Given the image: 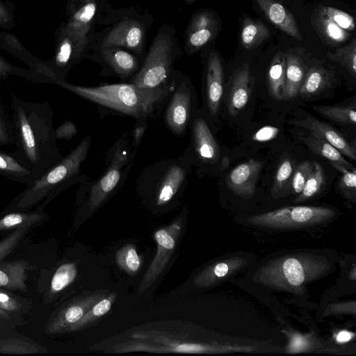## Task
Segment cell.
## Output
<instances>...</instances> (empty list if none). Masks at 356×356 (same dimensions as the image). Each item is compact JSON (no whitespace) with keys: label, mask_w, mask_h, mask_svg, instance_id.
Instances as JSON below:
<instances>
[{"label":"cell","mask_w":356,"mask_h":356,"mask_svg":"<svg viewBox=\"0 0 356 356\" xmlns=\"http://www.w3.org/2000/svg\"><path fill=\"white\" fill-rule=\"evenodd\" d=\"M11 120L16 152L15 159L35 179L63 158L53 125V112L48 101L26 102L12 92Z\"/></svg>","instance_id":"obj_1"},{"label":"cell","mask_w":356,"mask_h":356,"mask_svg":"<svg viewBox=\"0 0 356 356\" xmlns=\"http://www.w3.org/2000/svg\"><path fill=\"white\" fill-rule=\"evenodd\" d=\"M56 85L115 113L136 120H148L158 118L163 111L174 90L175 78L174 72L168 83L154 88H140L131 83L88 87L58 81Z\"/></svg>","instance_id":"obj_2"},{"label":"cell","mask_w":356,"mask_h":356,"mask_svg":"<svg viewBox=\"0 0 356 356\" xmlns=\"http://www.w3.org/2000/svg\"><path fill=\"white\" fill-rule=\"evenodd\" d=\"M90 144V136H85L59 163L17 195L6 208V211L26 210L46 197L45 202L38 207L43 210L58 193L74 184L87 180V177L80 175V172Z\"/></svg>","instance_id":"obj_3"},{"label":"cell","mask_w":356,"mask_h":356,"mask_svg":"<svg viewBox=\"0 0 356 356\" xmlns=\"http://www.w3.org/2000/svg\"><path fill=\"white\" fill-rule=\"evenodd\" d=\"M192 162L188 154L161 159L145 168L136 181L140 195L157 209L175 203L184 192Z\"/></svg>","instance_id":"obj_4"},{"label":"cell","mask_w":356,"mask_h":356,"mask_svg":"<svg viewBox=\"0 0 356 356\" xmlns=\"http://www.w3.org/2000/svg\"><path fill=\"white\" fill-rule=\"evenodd\" d=\"M128 131L125 132L106 154V168L102 174L92 181L86 180L80 188L83 197L79 214L93 213L124 184L136 154V149L129 145Z\"/></svg>","instance_id":"obj_5"},{"label":"cell","mask_w":356,"mask_h":356,"mask_svg":"<svg viewBox=\"0 0 356 356\" xmlns=\"http://www.w3.org/2000/svg\"><path fill=\"white\" fill-rule=\"evenodd\" d=\"M177 56L175 33L171 28L163 25L155 36L142 66L129 83L144 88L165 84L175 72Z\"/></svg>","instance_id":"obj_6"},{"label":"cell","mask_w":356,"mask_h":356,"mask_svg":"<svg viewBox=\"0 0 356 356\" xmlns=\"http://www.w3.org/2000/svg\"><path fill=\"white\" fill-rule=\"evenodd\" d=\"M175 85L164 108L163 120L175 136H182L190 127L195 111V93L190 79L175 71Z\"/></svg>","instance_id":"obj_7"},{"label":"cell","mask_w":356,"mask_h":356,"mask_svg":"<svg viewBox=\"0 0 356 356\" xmlns=\"http://www.w3.org/2000/svg\"><path fill=\"white\" fill-rule=\"evenodd\" d=\"M55 48L52 58L47 65L58 81H67L70 69L86 55L88 38L77 37L71 33L63 23L55 31Z\"/></svg>","instance_id":"obj_8"},{"label":"cell","mask_w":356,"mask_h":356,"mask_svg":"<svg viewBox=\"0 0 356 356\" xmlns=\"http://www.w3.org/2000/svg\"><path fill=\"white\" fill-rule=\"evenodd\" d=\"M185 209L172 223L157 229L154 233L156 252L139 286L143 293L162 273L174 253L184 226Z\"/></svg>","instance_id":"obj_9"},{"label":"cell","mask_w":356,"mask_h":356,"mask_svg":"<svg viewBox=\"0 0 356 356\" xmlns=\"http://www.w3.org/2000/svg\"><path fill=\"white\" fill-rule=\"evenodd\" d=\"M334 214L333 210L318 207H287L250 218L254 225L287 227L312 225L324 221Z\"/></svg>","instance_id":"obj_10"},{"label":"cell","mask_w":356,"mask_h":356,"mask_svg":"<svg viewBox=\"0 0 356 356\" xmlns=\"http://www.w3.org/2000/svg\"><path fill=\"white\" fill-rule=\"evenodd\" d=\"M220 21L211 10H197L191 17L185 33V51L192 55L209 44L220 30Z\"/></svg>","instance_id":"obj_11"},{"label":"cell","mask_w":356,"mask_h":356,"mask_svg":"<svg viewBox=\"0 0 356 356\" xmlns=\"http://www.w3.org/2000/svg\"><path fill=\"white\" fill-rule=\"evenodd\" d=\"M190 127L191 147L185 152L191 162L195 159L201 163H216L220 156V149L205 119L197 116L195 111Z\"/></svg>","instance_id":"obj_12"},{"label":"cell","mask_w":356,"mask_h":356,"mask_svg":"<svg viewBox=\"0 0 356 356\" xmlns=\"http://www.w3.org/2000/svg\"><path fill=\"white\" fill-rule=\"evenodd\" d=\"M104 296L100 293H92L70 302L50 317L44 326L45 332L54 334L70 332L72 327Z\"/></svg>","instance_id":"obj_13"},{"label":"cell","mask_w":356,"mask_h":356,"mask_svg":"<svg viewBox=\"0 0 356 356\" xmlns=\"http://www.w3.org/2000/svg\"><path fill=\"white\" fill-rule=\"evenodd\" d=\"M224 88V70L219 54L209 52L205 65L204 97L208 113L215 116L219 111Z\"/></svg>","instance_id":"obj_14"},{"label":"cell","mask_w":356,"mask_h":356,"mask_svg":"<svg viewBox=\"0 0 356 356\" xmlns=\"http://www.w3.org/2000/svg\"><path fill=\"white\" fill-rule=\"evenodd\" d=\"M145 31L138 21L126 19L106 35L102 47H124L140 54L143 51Z\"/></svg>","instance_id":"obj_15"},{"label":"cell","mask_w":356,"mask_h":356,"mask_svg":"<svg viewBox=\"0 0 356 356\" xmlns=\"http://www.w3.org/2000/svg\"><path fill=\"white\" fill-rule=\"evenodd\" d=\"M264 163L252 159L239 164L227 175L225 184L236 195L249 198L253 195Z\"/></svg>","instance_id":"obj_16"},{"label":"cell","mask_w":356,"mask_h":356,"mask_svg":"<svg viewBox=\"0 0 356 356\" xmlns=\"http://www.w3.org/2000/svg\"><path fill=\"white\" fill-rule=\"evenodd\" d=\"M98 0H68L67 19L63 24L73 35L88 38V34L96 14Z\"/></svg>","instance_id":"obj_17"},{"label":"cell","mask_w":356,"mask_h":356,"mask_svg":"<svg viewBox=\"0 0 356 356\" xmlns=\"http://www.w3.org/2000/svg\"><path fill=\"white\" fill-rule=\"evenodd\" d=\"M291 124L308 129L329 143L341 154L350 160H356L355 145H352L339 131L327 123L307 115L302 120H292Z\"/></svg>","instance_id":"obj_18"},{"label":"cell","mask_w":356,"mask_h":356,"mask_svg":"<svg viewBox=\"0 0 356 356\" xmlns=\"http://www.w3.org/2000/svg\"><path fill=\"white\" fill-rule=\"evenodd\" d=\"M0 48L22 60L29 70L46 77L51 83H56V79L48 67L46 61L33 55L13 34L0 31Z\"/></svg>","instance_id":"obj_19"},{"label":"cell","mask_w":356,"mask_h":356,"mask_svg":"<svg viewBox=\"0 0 356 356\" xmlns=\"http://www.w3.org/2000/svg\"><path fill=\"white\" fill-rule=\"evenodd\" d=\"M101 54L109 74L122 79H131L140 68L137 57L121 47H102Z\"/></svg>","instance_id":"obj_20"},{"label":"cell","mask_w":356,"mask_h":356,"mask_svg":"<svg viewBox=\"0 0 356 356\" xmlns=\"http://www.w3.org/2000/svg\"><path fill=\"white\" fill-rule=\"evenodd\" d=\"M230 86L227 110L232 117H236L246 106L251 95V73L248 63L236 70Z\"/></svg>","instance_id":"obj_21"},{"label":"cell","mask_w":356,"mask_h":356,"mask_svg":"<svg viewBox=\"0 0 356 356\" xmlns=\"http://www.w3.org/2000/svg\"><path fill=\"white\" fill-rule=\"evenodd\" d=\"M255 1L270 23L296 40H302L294 16L284 6L275 0Z\"/></svg>","instance_id":"obj_22"},{"label":"cell","mask_w":356,"mask_h":356,"mask_svg":"<svg viewBox=\"0 0 356 356\" xmlns=\"http://www.w3.org/2000/svg\"><path fill=\"white\" fill-rule=\"evenodd\" d=\"M285 85L283 99L292 100L298 95L307 69L299 55L288 51L285 54Z\"/></svg>","instance_id":"obj_23"},{"label":"cell","mask_w":356,"mask_h":356,"mask_svg":"<svg viewBox=\"0 0 356 356\" xmlns=\"http://www.w3.org/2000/svg\"><path fill=\"white\" fill-rule=\"evenodd\" d=\"M312 24L323 42L330 46L341 44L348 40L350 35L329 18L320 8L312 15Z\"/></svg>","instance_id":"obj_24"},{"label":"cell","mask_w":356,"mask_h":356,"mask_svg":"<svg viewBox=\"0 0 356 356\" xmlns=\"http://www.w3.org/2000/svg\"><path fill=\"white\" fill-rule=\"evenodd\" d=\"M31 266L25 260L0 261V288L26 291V280Z\"/></svg>","instance_id":"obj_25"},{"label":"cell","mask_w":356,"mask_h":356,"mask_svg":"<svg viewBox=\"0 0 356 356\" xmlns=\"http://www.w3.org/2000/svg\"><path fill=\"white\" fill-rule=\"evenodd\" d=\"M334 77V72L321 66H312L307 69L298 95L309 98L316 95L330 87Z\"/></svg>","instance_id":"obj_26"},{"label":"cell","mask_w":356,"mask_h":356,"mask_svg":"<svg viewBox=\"0 0 356 356\" xmlns=\"http://www.w3.org/2000/svg\"><path fill=\"white\" fill-rule=\"evenodd\" d=\"M47 219L43 210L36 209L32 212L11 211L0 217V232L15 231L33 227Z\"/></svg>","instance_id":"obj_27"},{"label":"cell","mask_w":356,"mask_h":356,"mask_svg":"<svg viewBox=\"0 0 356 356\" xmlns=\"http://www.w3.org/2000/svg\"><path fill=\"white\" fill-rule=\"evenodd\" d=\"M299 138L313 153L325 158L330 163H339L350 170L355 168L335 147L317 135L309 132L307 135L301 134Z\"/></svg>","instance_id":"obj_28"},{"label":"cell","mask_w":356,"mask_h":356,"mask_svg":"<svg viewBox=\"0 0 356 356\" xmlns=\"http://www.w3.org/2000/svg\"><path fill=\"white\" fill-rule=\"evenodd\" d=\"M285 54L277 52L273 58L267 72V86L270 96L278 101L283 100L285 85Z\"/></svg>","instance_id":"obj_29"},{"label":"cell","mask_w":356,"mask_h":356,"mask_svg":"<svg viewBox=\"0 0 356 356\" xmlns=\"http://www.w3.org/2000/svg\"><path fill=\"white\" fill-rule=\"evenodd\" d=\"M270 34V30L261 22L245 17L242 22L241 43L245 49H253L267 40Z\"/></svg>","instance_id":"obj_30"},{"label":"cell","mask_w":356,"mask_h":356,"mask_svg":"<svg viewBox=\"0 0 356 356\" xmlns=\"http://www.w3.org/2000/svg\"><path fill=\"white\" fill-rule=\"evenodd\" d=\"M0 174L11 181L31 184L35 178L13 155L0 151Z\"/></svg>","instance_id":"obj_31"},{"label":"cell","mask_w":356,"mask_h":356,"mask_svg":"<svg viewBox=\"0 0 356 356\" xmlns=\"http://www.w3.org/2000/svg\"><path fill=\"white\" fill-rule=\"evenodd\" d=\"M77 266L74 262H64L56 270L51 277L47 297L54 298L69 286L77 275Z\"/></svg>","instance_id":"obj_32"},{"label":"cell","mask_w":356,"mask_h":356,"mask_svg":"<svg viewBox=\"0 0 356 356\" xmlns=\"http://www.w3.org/2000/svg\"><path fill=\"white\" fill-rule=\"evenodd\" d=\"M115 299V293L103 296L89 309L78 323L72 327L70 332L81 330L90 326L110 311Z\"/></svg>","instance_id":"obj_33"},{"label":"cell","mask_w":356,"mask_h":356,"mask_svg":"<svg viewBox=\"0 0 356 356\" xmlns=\"http://www.w3.org/2000/svg\"><path fill=\"white\" fill-rule=\"evenodd\" d=\"M312 109L321 116L337 123L354 125L356 121L355 106L314 105Z\"/></svg>","instance_id":"obj_34"},{"label":"cell","mask_w":356,"mask_h":356,"mask_svg":"<svg viewBox=\"0 0 356 356\" xmlns=\"http://www.w3.org/2000/svg\"><path fill=\"white\" fill-rule=\"evenodd\" d=\"M118 266L129 275H135L140 270L142 259L133 244H127L115 253Z\"/></svg>","instance_id":"obj_35"},{"label":"cell","mask_w":356,"mask_h":356,"mask_svg":"<svg viewBox=\"0 0 356 356\" xmlns=\"http://www.w3.org/2000/svg\"><path fill=\"white\" fill-rule=\"evenodd\" d=\"M327 57L339 63L353 76H356V40L353 39L347 45L339 47L334 53L327 52Z\"/></svg>","instance_id":"obj_36"},{"label":"cell","mask_w":356,"mask_h":356,"mask_svg":"<svg viewBox=\"0 0 356 356\" xmlns=\"http://www.w3.org/2000/svg\"><path fill=\"white\" fill-rule=\"evenodd\" d=\"M22 300L11 294L8 290L0 289V322L9 321L12 317L22 314Z\"/></svg>","instance_id":"obj_37"},{"label":"cell","mask_w":356,"mask_h":356,"mask_svg":"<svg viewBox=\"0 0 356 356\" xmlns=\"http://www.w3.org/2000/svg\"><path fill=\"white\" fill-rule=\"evenodd\" d=\"M10 76H19L35 83H51L50 80L31 70L15 65L0 55V79L6 80Z\"/></svg>","instance_id":"obj_38"},{"label":"cell","mask_w":356,"mask_h":356,"mask_svg":"<svg viewBox=\"0 0 356 356\" xmlns=\"http://www.w3.org/2000/svg\"><path fill=\"white\" fill-rule=\"evenodd\" d=\"M313 162V170L309 175L302 192L299 194L298 201H303L312 197L321 191L325 183L323 168L318 162Z\"/></svg>","instance_id":"obj_39"},{"label":"cell","mask_w":356,"mask_h":356,"mask_svg":"<svg viewBox=\"0 0 356 356\" xmlns=\"http://www.w3.org/2000/svg\"><path fill=\"white\" fill-rule=\"evenodd\" d=\"M294 169L291 158L288 156L281 160L275 173L272 192L280 193L288 184L291 183Z\"/></svg>","instance_id":"obj_40"},{"label":"cell","mask_w":356,"mask_h":356,"mask_svg":"<svg viewBox=\"0 0 356 356\" xmlns=\"http://www.w3.org/2000/svg\"><path fill=\"white\" fill-rule=\"evenodd\" d=\"M330 164L342 175L339 181L340 191L348 197H355L356 191V168L350 170L337 163H330Z\"/></svg>","instance_id":"obj_41"},{"label":"cell","mask_w":356,"mask_h":356,"mask_svg":"<svg viewBox=\"0 0 356 356\" xmlns=\"http://www.w3.org/2000/svg\"><path fill=\"white\" fill-rule=\"evenodd\" d=\"M283 273L287 282L293 286H299L305 280V271L301 263L295 258L286 259L282 266Z\"/></svg>","instance_id":"obj_42"},{"label":"cell","mask_w":356,"mask_h":356,"mask_svg":"<svg viewBox=\"0 0 356 356\" xmlns=\"http://www.w3.org/2000/svg\"><path fill=\"white\" fill-rule=\"evenodd\" d=\"M314 168V162L305 161L298 164L294 169L292 179L291 189L294 194L299 195L312 172Z\"/></svg>","instance_id":"obj_43"},{"label":"cell","mask_w":356,"mask_h":356,"mask_svg":"<svg viewBox=\"0 0 356 356\" xmlns=\"http://www.w3.org/2000/svg\"><path fill=\"white\" fill-rule=\"evenodd\" d=\"M321 10L339 27L346 31H353L355 22L352 15L332 6H320Z\"/></svg>","instance_id":"obj_44"},{"label":"cell","mask_w":356,"mask_h":356,"mask_svg":"<svg viewBox=\"0 0 356 356\" xmlns=\"http://www.w3.org/2000/svg\"><path fill=\"white\" fill-rule=\"evenodd\" d=\"M13 144H15V138L11 115H8L0 102V146Z\"/></svg>","instance_id":"obj_45"},{"label":"cell","mask_w":356,"mask_h":356,"mask_svg":"<svg viewBox=\"0 0 356 356\" xmlns=\"http://www.w3.org/2000/svg\"><path fill=\"white\" fill-rule=\"evenodd\" d=\"M40 350L26 341L19 339L0 341V353L12 354H27L39 353Z\"/></svg>","instance_id":"obj_46"},{"label":"cell","mask_w":356,"mask_h":356,"mask_svg":"<svg viewBox=\"0 0 356 356\" xmlns=\"http://www.w3.org/2000/svg\"><path fill=\"white\" fill-rule=\"evenodd\" d=\"M30 229V227H25L15 230L0 241V261L15 249Z\"/></svg>","instance_id":"obj_47"},{"label":"cell","mask_w":356,"mask_h":356,"mask_svg":"<svg viewBox=\"0 0 356 356\" xmlns=\"http://www.w3.org/2000/svg\"><path fill=\"white\" fill-rule=\"evenodd\" d=\"M15 5L8 1L0 0V29L10 30L15 25Z\"/></svg>","instance_id":"obj_48"},{"label":"cell","mask_w":356,"mask_h":356,"mask_svg":"<svg viewBox=\"0 0 356 356\" xmlns=\"http://www.w3.org/2000/svg\"><path fill=\"white\" fill-rule=\"evenodd\" d=\"M77 133L75 124L70 120H65L55 129L56 140L72 138Z\"/></svg>","instance_id":"obj_49"},{"label":"cell","mask_w":356,"mask_h":356,"mask_svg":"<svg viewBox=\"0 0 356 356\" xmlns=\"http://www.w3.org/2000/svg\"><path fill=\"white\" fill-rule=\"evenodd\" d=\"M147 120H137V122L135 124L131 133L132 138L130 146L132 149H137L139 147L142 139L147 129Z\"/></svg>","instance_id":"obj_50"},{"label":"cell","mask_w":356,"mask_h":356,"mask_svg":"<svg viewBox=\"0 0 356 356\" xmlns=\"http://www.w3.org/2000/svg\"><path fill=\"white\" fill-rule=\"evenodd\" d=\"M280 129L273 126H265L259 129L252 136V139L257 142H267L275 138Z\"/></svg>","instance_id":"obj_51"},{"label":"cell","mask_w":356,"mask_h":356,"mask_svg":"<svg viewBox=\"0 0 356 356\" xmlns=\"http://www.w3.org/2000/svg\"><path fill=\"white\" fill-rule=\"evenodd\" d=\"M307 345L306 340L300 335H293L290 343V350L293 352L304 350Z\"/></svg>","instance_id":"obj_52"},{"label":"cell","mask_w":356,"mask_h":356,"mask_svg":"<svg viewBox=\"0 0 356 356\" xmlns=\"http://www.w3.org/2000/svg\"><path fill=\"white\" fill-rule=\"evenodd\" d=\"M353 337V333L343 330L337 334L336 339L339 343H345L350 340Z\"/></svg>","instance_id":"obj_53"},{"label":"cell","mask_w":356,"mask_h":356,"mask_svg":"<svg viewBox=\"0 0 356 356\" xmlns=\"http://www.w3.org/2000/svg\"><path fill=\"white\" fill-rule=\"evenodd\" d=\"M229 165V159L226 156H225L222 159L220 169V170H225Z\"/></svg>","instance_id":"obj_54"},{"label":"cell","mask_w":356,"mask_h":356,"mask_svg":"<svg viewBox=\"0 0 356 356\" xmlns=\"http://www.w3.org/2000/svg\"><path fill=\"white\" fill-rule=\"evenodd\" d=\"M196 0H185L186 3L187 4H191L193 2H195Z\"/></svg>","instance_id":"obj_55"}]
</instances>
